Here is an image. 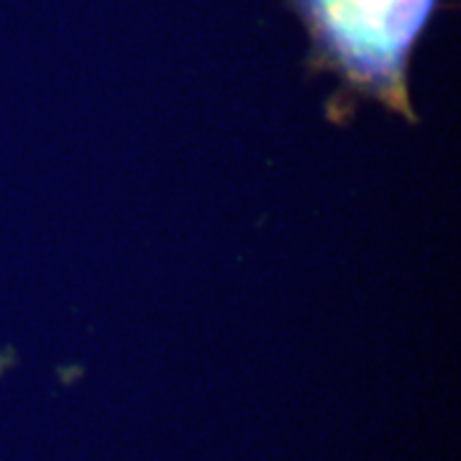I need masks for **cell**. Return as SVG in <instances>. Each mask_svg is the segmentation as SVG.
<instances>
[{
    "label": "cell",
    "instance_id": "1",
    "mask_svg": "<svg viewBox=\"0 0 461 461\" xmlns=\"http://www.w3.org/2000/svg\"><path fill=\"white\" fill-rule=\"evenodd\" d=\"M308 33V67L339 77L329 115L344 121L372 98L412 121V50L438 0H285Z\"/></svg>",
    "mask_w": 461,
    "mask_h": 461
}]
</instances>
